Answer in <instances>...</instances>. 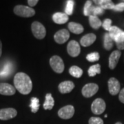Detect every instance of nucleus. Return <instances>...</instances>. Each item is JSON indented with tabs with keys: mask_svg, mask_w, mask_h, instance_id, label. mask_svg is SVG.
Instances as JSON below:
<instances>
[{
	"mask_svg": "<svg viewBox=\"0 0 124 124\" xmlns=\"http://www.w3.org/2000/svg\"><path fill=\"white\" fill-rule=\"evenodd\" d=\"M15 88L22 94H28L32 89V82L30 77L24 72H18L14 77Z\"/></svg>",
	"mask_w": 124,
	"mask_h": 124,
	"instance_id": "f257e3e1",
	"label": "nucleus"
},
{
	"mask_svg": "<svg viewBox=\"0 0 124 124\" xmlns=\"http://www.w3.org/2000/svg\"><path fill=\"white\" fill-rule=\"evenodd\" d=\"M13 11L16 15L22 17H31L35 14V10L34 9L23 5L16 6L14 8Z\"/></svg>",
	"mask_w": 124,
	"mask_h": 124,
	"instance_id": "f03ea898",
	"label": "nucleus"
},
{
	"mask_svg": "<svg viewBox=\"0 0 124 124\" xmlns=\"http://www.w3.org/2000/svg\"><path fill=\"white\" fill-rule=\"evenodd\" d=\"M31 30L33 35L38 39H44L46 35V31L42 23L39 22H34L31 25Z\"/></svg>",
	"mask_w": 124,
	"mask_h": 124,
	"instance_id": "7ed1b4c3",
	"label": "nucleus"
},
{
	"mask_svg": "<svg viewBox=\"0 0 124 124\" xmlns=\"http://www.w3.org/2000/svg\"><path fill=\"white\" fill-rule=\"evenodd\" d=\"M50 65L55 72L62 73L64 70V63L62 59L57 55L53 56L50 59Z\"/></svg>",
	"mask_w": 124,
	"mask_h": 124,
	"instance_id": "20e7f679",
	"label": "nucleus"
},
{
	"mask_svg": "<svg viewBox=\"0 0 124 124\" xmlns=\"http://www.w3.org/2000/svg\"><path fill=\"white\" fill-rule=\"evenodd\" d=\"M106 105L105 101L101 99L97 98L92 103L91 106V110L94 115H101L106 110Z\"/></svg>",
	"mask_w": 124,
	"mask_h": 124,
	"instance_id": "39448f33",
	"label": "nucleus"
},
{
	"mask_svg": "<svg viewBox=\"0 0 124 124\" xmlns=\"http://www.w3.org/2000/svg\"><path fill=\"white\" fill-rule=\"evenodd\" d=\"M99 91V85L96 84H88L83 87L81 93L83 96L86 98H90L94 95Z\"/></svg>",
	"mask_w": 124,
	"mask_h": 124,
	"instance_id": "423d86ee",
	"label": "nucleus"
},
{
	"mask_svg": "<svg viewBox=\"0 0 124 124\" xmlns=\"http://www.w3.org/2000/svg\"><path fill=\"white\" fill-rule=\"evenodd\" d=\"M75 114V108L71 106H66L58 111V116L63 119H71Z\"/></svg>",
	"mask_w": 124,
	"mask_h": 124,
	"instance_id": "0eeeda50",
	"label": "nucleus"
},
{
	"mask_svg": "<svg viewBox=\"0 0 124 124\" xmlns=\"http://www.w3.org/2000/svg\"><path fill=\"white\" fill-rule=\"evenodd\" d=\"M69 38L70 32L66 29H62L57 31L54 35V39L59 44H63L66 43L69 39Z\"/></svg>",
	"mask_w": 124,
	"mask_h": 124,
	"instance_id": "6e6552de",
	"label": "nucleus"
},
{
	"mask_svg": "<svg viewBox=\"0 0 124 124\" xmlns=\"http://www.w3.org/2000/svg\"><path fill=\"white\" fill-rule=\"evenodd\" d=\"M67 51L72 57H77L81 53V48L79 43L75 40L70 41L67 46Z\"/></svg>",
	"mask_w": 124,
	"mask_h": 124,
	"instance_id": "1a4fd4ad",
	"label": "nucleus"
},
{
	"mask_svg": "<svg viewBox=\"0 0 124 124\" xmlns=\"http://www.w3.org/2000/svg\"><path fill=\"white\" fill-rule=\"evenodd\" d=\"M17 115V111L13 108H3L0 110V120H9L15 118Z\"/></svg>",
	"mask_w": 124,
	"mask_h": 124,
	"instance_id": "9d476101",
	"label": "nucleus"
},
{
	"mask_svg": "<svg viewBox=\"0 0 124 124\" xmlns=\"http://www.w3.org/2000/svg\"><path fill=\"white\" fill-rule=\"evenodd\" d=\"M108 90L109 93L112 95H116L118 93H119L121 85H120L119 81L118 80L112 77L108 81Z\"/></svg>",
	"mask_w": 124,
	"mask_h": 124,
	"instance_id": "9b49d317",
	"label": "nucleus"
},
{
	"mask_svg": "<svg viewBox=\"0 0 124 124\" xmlns=\"http://www.w3.org/2000/svg\"><path fill=\"white\" fill-rule=\"evenodd\" d=\"M16 90L13 85L7 83H0V94L6 96H10L15 94Z\"/></svg>",
	"mask_w": 124,
	"mask_h": 124,
	"instance_id": "f8f14e48",
	"label": "nucleus"
},
{
	"mask_svg": "<svg viewBox=\"0 0 124 124\" xmlns=\"http://www.w3.org/2000/svg\"><path fill=\"white\" fill-rule=\"evenodd\" d=\"M121 55V53L120 50H115L113 51L109 57V68L111 70L115 69L119 62L120 57Z\"/></svg>",
	"mask_w": 124,
	"mask_h": 124,
	"instance_id": "ddd939ff",
	"label": "nucleus"
},
{
	"mask_svg": "<svg viewBox=\"0 0 124 124\" xmlns=\"http://www.w3.org/2000/svg\"><path fill=\"white\" fill-rule=\"evenodd\" d=\"M75 88V84L71 81H65L60 83L59 85V90L62 94L70 93Z\"/></svg>",
	"mask_w": 124,
	"mask_h": 124,
	"instance_id": "4468645a",
	"label": "nucleus"
},
{
	"mask_svg": "<svg viewBox=\"0 0 124 124\" xmlns=\"http://www.w3.org/2000/svg\"><path fill=\"white\" fill-rule=\"evenodd\" d=\"M97 37L93 33H89L88 35H84L80 41L81 45L83 47H88L93 44V43L96 41Z\"/></svg>",
	"mask_w": 124,
	"mask_h": 124,
	"instance_id": "2eb2a0df",
	"label": "nucleus"
},
{
	"mask_svg": "<svg viewBox=\"0 0 124 124\" xmlns=\"http://www.w3.org/2000/svg\"><path fill=\"white\" fill-rule=\"evenodd\" d=\"M53 20L57 24H63L68 21V15L63 13H56L53 15Z\"/></svg>",
	"mask_w": 124,
	"mask_h": 124,
	"instance_id": "dca6fc26",
	"label": "nucleus"
},
{
	"mask_svg": "<svg viewBox=\"0 0 124 124\" xmlns=\"http://www.w3.org/2000/svg\"><path fill=\"white\" fill-rule=\"evenodd\" d=\"M93 2L103 10H113L115 6V4L110 0H94Z\"/></svg>",
	"mask_w": 124,
	"mask_h": 124,
	"instance_id": "f3484780",
	"label": "nucleus"
},
{
	"mask_svg": "<svg viewBox=\"0 0 124 124\" xmlns=\"http://www.w3.org/2000/svg\"><path fill=\"white\" fill-rule=\"evenodd\" d=\"M68 26L69 31H71V32L76 34V35H79V34L82 33L84 30L83 26L78 23L70 22L68 23Z\"/></svg>",
	"mask_w": 124,
	"mask_h": 124,
	"instance_id": "a211bd4d",
	"label": "nucleus"
},
{
	"mask_svg": "<svg viewBox=\"0 0 124 124\" xmlns=\"http://www.w3.org/2000/svg\"><path fill=\"white\" fill-rule=\"evenodd\" d=\"M54 100L53 97L52 96V94L50 93H48L46 95V99H45V102L43 105L44 109V110H52L53 108L54 107Z\"/></svg>",
	"mask_w": 124,
	"mask_h": 124,
	"instance_id": "6ab92c4d",
	"label": "nucleus"
},
{
	"mask_svg": "<svg viewBox=\"0 0 124 124\" xmlns=\"http://www.w3.org/2000/svg\"><path fill=\"white\" fill-rule=\"evenodd\" d=\"M89 23L90 26L95 30L99 29L102 26L101 21L99 19L97 16L94 15H91L89 17Z\"/></svg>",
	"mask_w": 124,
	"mask_h": 124,
	"instance_id": "aec40b11",
	"label": "nucleus"
},
{
	"mask_svg": "<svg viewBox=\"0 0 124 124\" xmlns=\"http://www.w3.org/2000/svg\"><path fill=\"white\" fill-rule=\"evenodd\" d=\"M114 46V41L110 37L108 32L105 33L104 40H103V46L106 50H110Z\"/></svg>",
	"mask_w": 124,
	"mask_h": 124,
	"instance_id": "412c9836",
	"label": "nucleus"
},
{
	"mask_svg": "<svg viewBox=\"0 0 124 124\" xmlns=\"http://www.w3.org/2000/svg\"><path fill=\"white\" fill-rule=\"evenodd\" d=\"M69 73L75 78H80L83 75V70L79 67L77 66H72L69 69Z\"/></svg>",
	"mask_w": 124,
	"mask_h": 124,
	"instance_id": "4be33fe9",
	"label": "nucleus"
},
{
	"mask_svg": "<svg viewBox=\"0 0 124 124\" xmlns=\"http://www.w3.org/2000/svg\"><path fill=\"white\" fill-rule=\"evenodd\" d=\"M31 103L30 104V108H31V112L32 113H36L39 110V100L37 97H32L31 99Z\"/></svg>",
	"mask_w": 124,
	"mask_h": 124,
	"instance_id": "5701e85b",
	"label": "nucleus"
},
{
	"mask_svg": "<svg viewBox=\"0 0 124 124\" xmlns=\"http://www.w3.org/2000/svg\"><path fill=\"white\" fill-rule=\"evenodd\" d=\"M88 72V75L90 77H94L97 74H100L101 73V66L98 63L93 65L89 68Z\"/></svg>",
	"mask_w": 124,
	"mask_h": 124,
	"instance_id": "b1692460",
	"label": "nucleus"
},
{
	"mask_svg": "<svg viewBox=\"0 0 124 124\" xmlns=\"http://www.w3.org/2000/svg\"><path fill=\"white\" fill-rule=\"evenodd\" d=\"M75 6V1L72 0H68L66 1V6L65 9V13L68 15H71L73 13V9Z\"/></svg>",
	"mask_w": 124,
	"mask_h": 124,
	"instance_id": "393cba45",
	"label": "nucleus"
},
{
	"mask_svg": "<svg viewBox=\"0 0 124 124\" xmlns=\"http://www.w3.org/2000/svg\"><path fill=\"white\" fill-rule=\"evenodd\" d=\"M122 31V30H121L120 28H119L118 27L116 26H112L110 28V31H109V35L110 36V37L113 39H115V37L116 36L118 35L119 34L120 32Z\"/></svg>",
	"mask_w": 124,
	"mask_h": 124,
	"instance_id": "a878e982",
	"label": "nucleus"
},
{
	"mask_svg": "<svg viewBox=\"0 0 124 124\" xmlns=\"http://www.w3.org/2000/svg\"><path fill=\"white\" fill-rule=\"evenodd\" d=\"M93 6V1H87L84 6V14L85 16H91V8Z\"/></svg>",
	"mask_w": 124,
	"mask_h": 124,
	"instance_id": "bb28decb",
	"label": "nucleus"
},
{
	"mask_svg": "<svg viewBox=\"0 0 124 124\" xmlns=\"http://www.w3.org/2000/svg\"><path fill=\"white\" fill-rule=\"evenodd\" d=\"M99 59H100V55L99 53H97V52L90 53L86 56V59L90 62H97L99 60Z\"/></svg>",
	"mask_w": 124,
	"mask_h": 124,
	"instance_id": "cd10ccee",
	"label": "nucleus"
},
{
	"mask_svg": "<svg viewBox=\"0 0 124 124\" xmlns=\"http://www.w3.org/2000/svg\"><path fill=\"white\" fill-rule=\"evenodd\" d=\"M104 13V10L101 8L99 6H92L91 8V15H94V16H97V15H101Z\"/></svg>",
	"mask_w": 124,
	"mask_h": 124,
	"instance_id": "c85d7f7f",
	"label": "nucleus"
},
{
	"mask_svg": "<svg viewBox=\"0 0 124 124\" xmlns=\"http://www.w3.org/2000/svg\"><path fill=\"white\" fill-rule=\"evenodd\" d=\"M112 20L110 19H106L102 23V26L106 30V31H109L110 28L112 27Z\"/></svg>",
	"mask_w": 124,
	"mask_h": 124,
	"instance_id": "c756f323",
	"label": "nucleus"
},
{
	"mask_svg": "<svg viewBox=\"0 0 124 124\" xmlns=\"http://www.w3.org/2000/svg\"><path fill=\"white\" fill-rule=\"evenodd\" d=\"M88 123L89 124H103V121L99 117H91Z\"/></svg>",
	"mask_w": 124,
	"mask_h": 124,
	"instance_id": "7c9ffc66",
	"label": "nucleus"
},
{
	"mask_svg": "<svg viewBox=\"0 0 124 124\" xmlns=\"http://www.w3.org/2000/svg\"><path fill=\"white\" fill-rule=\"evenodd\" d=\"M113 10L116 12H123L124 11V3L121 1L118 4H116Z\"/></svg>",
	"mask_w": 124,
	"mask_h": 124,
	"instance_id": "2f4dec72",
	"label": "nucleus"
},
{
	"mask_svg": "<svg viewBox=\"0 0 124 124\" xmlns=\"http://www.w3.org/2000/svg\"><path fill=\"white\" fill-rule=\"evenodd\" d=\"M114 41L115 43H120L124 41V31H122L118 35L115 37V39H114Z\"/></svg>",
	"mask_w": 124,
	"mask_h": 124,
	"instance_id": "473e14b6",
	"label": "nucleus"
},
{
	"mask_svg": "<svg viewBox=\"0 0 124 124\" xmlns=\"http://www.w3.org/2000/svg\"><path fill=\"white\" fill-rule=\"evenodd\" d=\"M119 99L120 101L124 103V88L119 92Z\"/></svg>",
	"mask_w": 124,
	"mask_h": 124,
	"instance_id": "72a5a7b5",
	"label": "nucleus"
},
{
	"mask_svg": "<svg viewBox=\"0 0 124 124\" xmlns=\"http://www.w3.org/2000/svg\"><path fill=\"white\" fill-rule=\"evenodd\" d=\"M37 3H38V0H28V4L31 6V8L36 6Z\"/></svg>",
	"mask_w": 124,
	"mask_h": 124,
	"instance_id": "f704fd0d",
	"label": "nucleus"
},
{
	"mask_svg": "<svg viewBox=\"0 0 124 124\" xmlns=\"http://www.w3.org/2000/svg\"><path fill=\"white\" fill-rule=\"evenodd\" d=\"M116 47L119 49V50H124V41L120 42V43H116Z\"/></svg>",
	"mask_w": 124,
	"mask_h": 124,
	"instance_id": "c9c22d12",
	"label": "nucleus"
},
{
	"mask_svg": "<svg viewBox=\"0 0 124 124\" xmlns=\"http://www.w3.org/2000/svg\"><path fill=\"white\" fill-rule=\"evenodd\" d=\"M1 54H2V44L1 41H0V57L1 56Z\"/></svg>",
	"mask_w": 124,
	"mask_h": 124,
	"instance_id": "e433bc0d",
	"label": "nucleus"
},
{
	"mask_svg": "<svg viewBox=\"0 0 124 124\" xmlns=\"http://www.w3.org/2000/svg\"><path fill=\"white\" fill-rule=\"evenodd\" d=\"M115 124H122L121 122H117V123H116Z\"/></svg>",
	"mask_w": 124,
	"mask_h": 124,
	"instance_id": "4c0bfd02",
	"label": "nucleus"
},
{
	"mask_svg": "<svg viewBox=\"0 0 124 124\" xmlns=\"http://www.w3.org/2000/svg\"><path fill=\"white\" fill-rule=\"evenodd\" d=\"M122 1V2H124V1Z\"/></svg>",
	"mask_w": 124,
	"mask_h": 124,
	"instance_id": "58836bf2",
	"label": "nucleus"
}]
</instances>
